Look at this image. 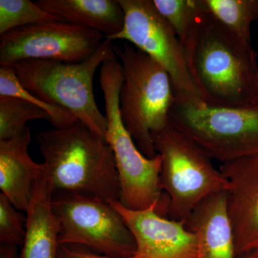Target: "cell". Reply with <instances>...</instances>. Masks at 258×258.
I'll return each mask as SVG.
<instances>
[{"label":"cell","instance_id":"13","mask_svg":"<svg viewBox=\"0 0 258 258\" xmlns=\"http://www.w3.org/2000/svg\"><path fill=\"white\" fill-rule=\"evenodd\" d=\"M227 191L205 199L186 219L196 236L198 258H236L235 236L227 211Z\"/></svg>","mask_w":258,"mask_h":258},{"label":"cell","instance_id":"16","mask_svg":"<svg viewBox=\"0 0 258 258\" xmlns=\"http://www.w3.org/2000/svg\"><path fill=\"white\" fill-rule=\"evenodd\" d=\"M37 5L66 23L111 38L121 31L124 13L118 0H38Z\"/></svg>","mask_w":258,"mask_h":258},{"label":"cell","instance_id":"24","mask_svg":"<svg viewBox=\"0 0 258 258\" xmlns=\"http://www.w3.org/2000/svg\"><path fill=\"white\" fill-rule=\"evenodd\" d=\"M16 256V247L11 245L0 246V258H15Z\"/></svg>","mask_w":258,"mask_h":258},{"label":"cell","instance_id":"14","mask_svg":"<svg viewBox=\"0 0 258 258\" xmlns=\"http://www.w3.org/2000/svg\"><path fill=\"white\" fill-rule=\"evenodd\" d=\"M30 128L14 138L0 140V189L20 211L28 210L37 180L45 171L43 163L29 154Z\"/></svg>","mask_w":258,"mask_h":258},{"label":"cell","instance_id":"7","mask_svg":"<svg viewBox=\"0 0 258 258\" xmlns=\"http://www.w3.org/2000/svg\"><path fill=\"white\" fill-rule=\"evenodd\" d=\"M171 122L222 164L258 156V101L238 107L174 103Z\"/></svg>","mask_w":258,"mask_h":258},{"label":"cell","instance_id":"1","mask_svg":"<svg viewBox=\"0 0 258 258\" xmlns=\"http://www.w3.org/2000/svg\"><path fill=\"white\" fill-rule=\"evenodd\" d=\"M53 192L119 201V176L106 139L81 121L48 129L35 137Z\"/></svg>","mask_w":258,"mask_h":258},{"label":"cell","instance_id":"22","mask_svg":"<svg viewBox=\"0 0 258 258\" xmlns=\"http://www.w3.org/2000/svg\"><path fill=\"white\" fill-rule=\"evenodd\" d=\"M26 218L8 198L0 194V242L4 245H23Z\"/></svg>","mask_w":258,"mask_h":258},{"label":"cell","instance_id":"26","mask_svg":"<svg viewBox=\"0 0 258 258\" xmlns=\"http://www.w3.org/2000/svg\"><path fill=\"white\" fill-rule=\"evenodd\" d=\"M243 258H252V257H251L250 256V254H247V255H244L243 256Z\"/></svg>","mask_w":258,"mask_h":258},{"label":"cell","instance_id":"11","mask_svg":"<svg viewBox=\"0 0 258 258\" xmlns=\"http://www.w3.org/2000/svg\"><path fill=\"white\" fill-rule=\"evenodd\" d=\"M128 226L137 244L138 258H198L196 236L186 222L162 216L156 205L145 210L125 208L119 201L109 203Z\"/></svg>","mask_w":258,"mask_h":258},{"label":"cell","instance_id":"2","mask_svg":"<svg viewBox=\"0 0 258 258\" xmlns=\"http://www.w3.org/2000/svg\"><path fill=\"white\" fill-rule=\"evenodd\" d=\"M198 34L189 60L191 74L208 106L238 107L258 101V62L244 43L215 20L198 0Z\"/></svg>","mask_w":258,"mask_h":258},{"label":"cell","instance_id":"6","mask_svg":"<svg viewBox=\"0 0 258 258\" xmlns=\"http://www.w3.org/2000/svg\"><path fill=\"white\" fill-rule=\"evenodd\" d=\"M153 140L161 158V184L169 198V218L186 221L205 199L228 190L229 181L211 158L171 122Z\"/></svg>","mask_w":258,"mask_h":258},{"label":"cell","instance_id":"23","mask_svg":"<svg viewBox=\"0 0 258 258\" xmlns=\"http://www.w3.org/2000/svg\"><path fill=\"white\" fill-rule=\"evenodd\" d=\"M57 258H113L96 253L82 246L60 244ZM128 258H138L137 255Z\"/></svg>","mask_w":258,"mask_h":258},{"label":"cell","instance_id":"9","mask_svg":"<svg viewBox=\"0 0 258 258\" xmlns=\"http://www.w3.org/2000/svg\"><path fill=\"white\" fill-rule=\"evenodd\" d=\"M52 208L59 244L82 246L113 258L137 254L132 232L111 204L75 194L55 192Z\"/></svg>","mask_w":258,"mask_h":258},{"label":"cell","instance_id":"10","mask_svg":"<svg viewBox=\"0 0 258 258\" xmlns=\"http://www.w3.org/2000/svg\"><path fill=\"white\" fill-rule=\"evenodd\" d=\"M103 34L66 22H44L15 29L0 37V66L25 60L76 63L92 57Z\"/></svg>","mask_w":258,"mask_h":258},{"label":"cell","instance_id":"4","mask_svg":"<svg viewBox=\"0 0 258 258\" xmlns=\"http://www.w3.org/2000/svg\"><path fill=\"white\" fill-rule=\"evenodd\" d=\"M114 52L123 73L119 105L123 124L141 152L155 157L153 135L170 123L176 102L172 81L160 64L132 44L114 46Z\"/></svg>","mask_w":258,"mask_h":258},{"label":"cell","instance_id":"18","mask_svg":"<svg viewBox=\"0 0 258 258\" xmlns=\"http://www.w3.org/2000/svg\"><path fill=\"white\" fill-rule=\"evenodd\" d=\"M153 2L158 11L175 32L189 63L198 34L200 11L198 0H153Z\"/></svg>","mask_w":258,"mask_h":258},{"label":"cell","instance_id":"21","mask_svg":"<svg viewBox=\"0 0 258 258\" xmlns=\"http://www.w3.org/2000/svg\"><path fill=\"white\" fill-rule=\"evenodd\" d=\"M64 22L30 0H0V35L44 22Z\"/></svg>","mask_w":258,"mask_h":258},{"label":"cell","instance_id":"12","mask_svg":"<svg viewBox=\"0 0 258 258\" xmlns=\"http://www.w3.org/2000/svg\"><path fill=\"white\" fill-rule=\"evenodd\" d=\"M220 171L229 181L227 211L237 255L258 251V156L223 163Z\"/></svg>","mask_w":258,"mask_h":258},{"label":"cell","instance_id":"8","mask_svg":"<svg viewBox=\"0 0 258 258\" xmlns=\"http://www.w3.org/2000/svg\"><path fill=\"white\" fill-rule=\"evenodd\" d=\"M118 2L124 13V25L119 33L108 40L128 42L160 64L172 81L176 103L194 106L206 105L175 32L158 11L154 2Z\"/></svg>","mask_w":258,"mask_h":258},{"label":"cell","instance_id":"17","mask_svg":"<svg viewBox=\"0 0 258 258\" xmlns=\"http://www.w3.org/2000/svg\"><path fill=\"white\" fill-rule=\"evenodd\" d=\"M200 3L230 33L252 45L251 27L258 20V0H200Z\"/></svg>","mask_w":258,"mask_h":258},{"label":"cell","instance_id":"20","mask_svg":"<svg viewBox=\"0 0 258 258\" xmlns=\"http://www.w3.org/2000/svg\"><path fill=\"white\" fill-rule=\"evenodd\" d=\"M0 96L21 98L39 107L49 115L50 122L54 128H64L79 121L70 112L42 101L32 94L24 87L15 71L8 66H0Z\"/></svg>","mask_w":258,"mask_h":258},{"label":"cell","instance_id":"3","mask_svg":"<svg viewBox=\"0 0 258 258\" xmlns=\"http://www.w3.org/2000/svg\"><path fill=\"white\" fill-rule=\"evenodd\" d=\"M123 79L121 64L116 56L103 62L99 83L107 119L106 140L113 151L119 176V202L134 210L156 205L159 213L167 217L169 198L161 187L160 155L154 158L144 156L120 116L119 95Z\"/></svg>","mask_w":258,"mask_h":258},{"label":"cell","instance_id":"19","mask_svg":"<svg viewBox=\"0 0 258 258\" xmlns=\"http://www.w3.org/2000/svg\"><path fill=\"white\" fill-rule=\"evenodd\" d=\"M47 120L50 116L32 103L15 97L0 96V140H8L23 133L28 123Z\"/></svg>","mask_w":258,"mask_h":258},{"label":"cell","instance_id":"15","mask_svg":"<svg viewBox=\"0 0 258 258\" xmlns=\"http://www.w3.org/2000/svg\"><path fill=\"white\" fill-rule=\"evenodd\" d=\"M53 194L45 167L35 183L26 210L25 235L19 258H57L60 244L52 208Z\"/></svg>","mask_w":258,"mask_h":258},{"label":"cell","instance_id":"25","mask_svg":"<svg viewBox=\"0 0 258 258\" xmlns=\"http://www.w3.org/2000/svg\"><path fill=\"white\" fill-rule=\"evenodd\" d=\"M249 254H250V256H251V257H252V258H258V251H256V252H252V253H250Z\"/></svg>","mask_w":258,"mask_h":258},{"label":"cell","instance_id":"5","mask_svg":"<svg viewBox=\"0 0 258 258\" xmlns=\"http://www.w3.org/2000/svg\"><path fill=\"white\" fill-rule=\"evenodd\" d=\"M114 46L106 39L92 57L76 63L25 60L8 66L32 94L72 113L93 133L106 139V117L97 105L93 79L103 62L115 55Z\"/></svg>","mask_w":258,"mask_h":258}]
</instances>
